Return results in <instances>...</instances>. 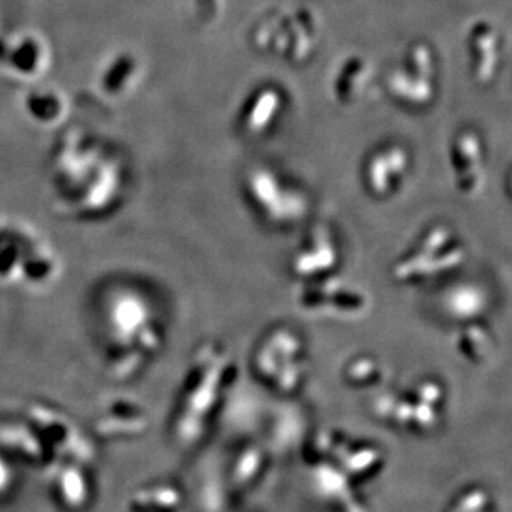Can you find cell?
I'll list each match as a JSON object with an SVG mask.
<instances>
[{
	"instance_id": "cell-20",
	"label": "cell",
	"mask_w": 512,
	"mask_h": 512,
	"mask_svg": "<svg viewBox=\"0 0 512 512\" xmlns=\"http://www.w3.org/2000/svg\"><path fill=\"white\" fill-rule=\"evenodd\" d=\"M373 70L368 60L360 55H350L340 63L334 80H332V93L334 98L343 107H352L360 102L372 87Z\"/></svg>"
},
{
	"instance_id": "cell-22",
	"label": "cell",
	"mask_w": 512,
	"mask_h": 512,
	"mask_svg": "<svg viewBox=\"0 0 512 512\" xmlns=\"http://www.w3.org/2000/svg\"><path fill=\"white\" fill-rule=\"evenodd\" d=\"M453 347L464 362L471 365H483L488 362L496 348V337L488 320L455 327Z\"/></svg>"
},
{
	"instance_id": "cell-25",
	"label": "cell",
	"mask_w": 512,
	"mask_h": 512,
	"mask_svg": "<svg viewBox=\"0 0 512 512\" xmlns=\"http://www.w3.org/2000/svg\"><path fill=\"white\" fill-rule=\"evenodd\" d=\"M342 377L345 385L353 390H375L385 383L387 368L383 367L380 358L362 353L348 360L343 367Z\"/></svg>"
},
{
	"instance_id": "cell-14",
	"label": "cell",
	"mask_w": 512,
	"mask_h": 512,
	"mask_svg": "<svg viewBox=\"0 0 512 512\" xmlns=\"http://www.w3.org/2000/svg\"><path fill=\"white\" fill-rule=\"evenodd\" d=\"M493 307V290L478 279L456 276L441 284L436 292L435 312L453 327L488 320Z\"/></svg>"
},
{
	"instance_id": "cell-24",
	"label": "cell",
	"mask_w": 512,
	"mask_h": 512,
	"mask_svg": "<svg viewBox=\"0 0 512 512\" xmlns=\"http://www.w3.org/2000/svg\"><path fill=\"white\" fill-rule=\"evenodd\" d=\"M267 455L261 446L247 445L237 451L229 466V484L232 491L246 493L261 481L266 473Z\"/></svg>"
},
{
	"instance_id": "cell-18",
	"label": "cell",
	"mask_w": 512,
	"mask_h": 512,
	"mask_svg": "<svg viewBox=\"0 0 512 512\" xmlns=\"http://www.w3.org/2000/svg\"><path fill=\"white\" fill-rule=\"evenodd\" d=\"M450 165L456 191L476 196L484 184V146L476 131H459L451 141Z\"/></svg>"
},
{
	"instance_id": "cell-17",
	"label": "cell",
	"mask_w": 512,
	"mask_h": 512,
	"mask_svg": "<svg viewBox=\"0 0 512 512\" xmlns=\"http://www.w3.org/2000/svg\"><path fill=\"white\" fill-rule=\"evenodd\" d=\"M90 458H65L49 464V488L62 508L80 511L92 499V479L88 473Z\"/></svg>"
},
{
	"instance_id": "cell-2",
	"label": "cell",
	"mask_w": 512,
	"mask_h": 512,
	"mask_svg": "<svg viewBox=\"0 0 512 512\" xmlns=\"http://www.w3.org/2000/svg\"><path fill=\"white\" fill-rule=\"evenodd\" d=\"M236 378V357L226 343L204 340L194 348L171 411L174 445L193 450L208 438Z\"/></svg>"
},
{
	"instance_id": "cell-1",
	"label": "cell",
	"mask_w": 512,
	"mask_h": 512,
	"mask_svg": "<svg viewBox=\"0 0 512 512\" xmlns=\"http://www.w3.org/2000/svg\"><path fill=\"white\" fill-rule=\"evenodd\" d=\"M98 322L108 372L131 380L160 357L168 340L166 319L155 297L140 285H112L98 304Z\"/></svg>"
},
{
	"instance_id": "cell-10",
	"label": "cell",
	"mask_w": 512,
	"mask_h": 512,
	"mask_svg": "<svg viewBox=\"0 0 512 512\" xmlns=\"http://www.w3.org/2000/svg\"><path fill=\"white\" fill-rule=\"evenodd\" d=\"M305 450L324 456L367 488L387 466V453L375 441L337 428L317 431Z\"/></svg>"
},
{
	"instance_id": "cell-4",
	"label": "cell",
	"mask_w": 512,
	"mask_h": 512,
	"mask_svg": "<svg viewBox=\"0 0 512 512\" xmlns=\"http://www.w3.org/2000/svg\"><path fill=\"white\" fill-rule=\"evenodd\" d=\"M450 392L445 380L423 375L380 390L370 403L372 415L405 435L430 436L445 423Z\"/></svg>"
},
{
	"instance_id": "cell-27",
	"label": "cell",
	"mask_w": 512,
	"mask_h": 512,
	"mask_svg": "<svg viewBox=\"0 0 512 512\" xmlns=\"http://www.w3.org/2000/svg\"><path fill=\"white\" fill-rule=\"evenodd\" d=\"M15 471L14 464L10 461L9 455L5 453L0 445V499L7 498L10 491L14 489Z\"/></svg>"
},
{
	"instance_id": "cell-3",
	"label": "cell",
	"mask_w": 512,
	"mask_h": 512,
	"mask_svg": "<svg viewBox=\"0 0 512 512\" xmlns=\"http://www.w3.org/2000/svg\"><path fill=\"white\" fill-rule=\"evenodd\" d=\"M62 277V256L39 229L15 219L0 221V289L44 294Z\"/></svg>"
},
{
	"instance_id": "cell-26",
	"label": "cell",
	"mask_w": 512,
	"mask_h": 512,
	"mask_svg": "<svg viewBox=\"0 0 512 512\" xmlns=\"http://www.w3.org/2000/svg\"><path fill=\"white\" fill-rule=\"evenodd\" d=\"M443 512H496V506L488 486L471 483L451 496Z\"/></svg>"
},
{
	"instance_id": "cell-15",
	"label": "cell",
	"mask_w": 512,
	"mask_h": 512,
	"mask_svg": "<svg viewBox=\"0 0 512 512\" xmlns=\"http://www.w3.org/2000/svg\"><path fill=\"white\" fill-rule=\"evenodd\" d=\"M411 156L405 146L385 145L373 151L363 165V184L375 199H388L403 188L410 173Z\"/></svg>"
},
{
	"instance_id": "cell-12",
	"label": "cell",
	"mask_w": 512,
	"mask_h": 512,
	"mask_svg": "<svg viewBox=\"0 0 512 512\" xmlns=\"http://www.w3.org/2000/svg\"><path fill=\"white\" fill-rule=\"evenodd\" d=\"M385 87L395 102L425 108L436 97V58L430 45H410L400 62L387 73Z\"/></svg>"
},
{
	"instance_id": "cell-13",
	"label": "cell",
	"mask_w": 512,
	"mask_h": 512,
	"mask_svg": "<svg viewBox=\"0 0 512 512\" xmlns=\"http://www.w3.org/2000/svg\"><path fill=\"white\" fill-rule=\"evenodd\" d=\"M342 267V246L329 224L317 223L305 232L290 252L287 271L297 282L317 281L339 274Z\"/></svg>"
},
{
	"instance_id": "cell-11",
	"label": "cell",
	"mask_w": 512,
	"mask_h": 512,
	"mask_svg": "<svg viewBox=\"0 0 512 512\" xmlns=\"http://www.w3.org/2000/svg\"><path fill=\"white\" fill-rule=\"evenodd\" d=\"M305 479L315 501L330 512H372L365 486L324 456L302 453Z\"/></svg>"
},
{
	"instance_id": "cell-21",
	"label": "cell",
	"mask_w": 512,
	"mask_h": 512,
	"mask_svg": "<svg viewBox=\"0 0 512 512\" xmlns=\"http://www.w3.org/2000/svg\"><path fill=\"white\" fill-rule=\"evenodd\" d=\"M184 508V491L171 481L145 484L126 501V512H184Z\"/></svg>"
},
{
	"instance_id": "cell-6",
	"label": "cell",
	"mask_w": 512,
	"mask_h": 512,
	"mask_svg": "<svg viewBox=\"0 0 512 512\" xmlns=\"http://www.w3.org/2000/svg\"><path fill=\"white\" fill-rule=\"evenodd\" d=\"M468 262V246L450 224H431L395 259L392 281L405 287L445 284Z\"/></svg>"
},
{
	"instance_id": "cell-9",
	"label": "cell",
	"mask_w": 512,
	"mask_h": 512,
	"mask_svg": "<svg viewBox=\"0 0 512 512\" xmlns=\"http://www.w3.org/2000/svg\"><path fill=\"white\" fill-rule=\"evenodd\" d=\"M246 194L262 223L274 229L297 228L310 213L307 194L266 168L249 173Z\"/></svg>"
},
{
	"instance_id": "cell-23",
	"label": "cell",
	"mask_w": 512,
	"mask_h": 512,
	"mask_svg": "<svg viewBox=\"0 0 512 512\" xmlns=\"http://www.w3.org/2000/svg\"><path fill=\"white\" fill-rule=\"evenodd\" d=\"M98 426L103 436L130 438L140 436L148 426V416L141 406L133 403H115L98 416Z\"/></svg>"
},
{
	"instance_id": "cell-19",
	"label": "cell",
	"mask_w": 512,
	"mask_h": 512,
	"mask_svg": "<svg viewBox=\"0 0 512 512\" xmlns=\"http://www.w3.org/2000/svg\"><path fill=\"white\" fill-rule=\"evenodd\" d=\"M284 93L274 85H264L254 90L242 105L239 125L247 136L266 135L276 125L285 105Z\"/></svg>"
},
{
	"instance_id": "cell-16",
	"label": "cell",
	"mask_w": 512,
	"mask_h": 512,
	"mask_svg": "<svg viewBox=\"0 0 512 512\" xmlns=\"http://www.w3.org/2000/svg\"><path fill=\"white\" fill-rule=\"evenodd\" d=\"M469 72L478 85H489L503 62V39L491 20H476L466 34Z\"/></svg>"
},
{
	"instance_id": "cell-5",
	"label": "cell",
	"mask_w": 512,
	"mask_h": 512,
	"mask_svg": "<svg viewBox=\"0 0 512 512\" xmlns=\"http://www.w3.org/2000/svg\"><path fill=\"white\" fill-rule=\"evenodd\" d=\"M249 365L252 377L272 395L297 397L312 373L309 343L292 324L272 325L252 348Z\"/></svg>"
},
{
	"instance_id": "cell-28",
	"label": "cell",
	"mask_w": 512,
	"mask_h": 512,
	"mask_svg": "<svg viewBox=\"0 0 512 512\" xmlns=\"http://www.w3.org/2000/svg\"><path fill=\"white\" fill-rule=\"evenodd\" d=\"M226 0H193L196 15L203 22H214L224 9Z\"/></svg>"
},
{
	"instance_id": "cell-8",
	"label": "cell",
	"mask_w": 512,
	"mask_h": 512,
	"mask_svg": "<svg viewBox=\"0 0 512 512\" xmlns=\"http://www.w3.org/2000/svg\"><path fill=\"white\" fill-rule=\"evenodd\" d=\"M294 304L302 314L315 319L352 322L367 317L372 297L360 285L335 274L317 281L297 282Z\"/></svg>"
},
{
	"instance_id": "cell-7",
	"label": "cell",
	"mask_w": 512,
	"mask_h": 512,
	"mask_svg": "<svg viewBox=\"0 0 512 512\" xmlns=\"http://www.w3.org/2000/svg\"><path fill=\"white\" fill-rule=\"evenodd\" d=\"M319 40V17L309 7L272 10L252 30V42L259 52L276 55L290 65L307 62Z\"/></svg>"
}]
</instances>
